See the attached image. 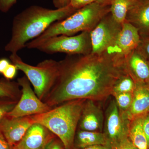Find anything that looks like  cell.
I'll use <instances>...</instances> for the list:
<instances>
[{"instance_id":"obj_31","label":"cell","mask_w":149,"mask_h":149,"mask_svg":"<svg viewBox=\"0 0 149 149\" xmlns=\"http://www.w3.org/2000/svg\"><path fill=\"white\" fill-rule=\"evenodd\" d=\"M0 149H13V147L7 141L5 137L0 131Z\"/></svg>"},{"instance_id":"obj_28","label":"cell","mask_w":149,"mask_h":149,"mask_svg":"<svg viewBox=\"0 0 149 149\" xmlns=\"http://www.w3.org/2000/svg\"><path fill=\"white\" fill-rule=\"evenodd\" d=\"M17 0H0V10L6 13L16 3Z\"/></svg>"},{"instance_id":"obj_24","label":"cell","mask_w":149,"mask_h":149,"mask_svg":"<svg viewBox=\"0 0 149 149\" xmlns=\"http://www.w3.org/2000/svg\"><path fill=\"white\" fill-rule=\"evenodd\" d=\"M138 49L149 63V36L141 38Z\"/></svg>"},{"instance_id":"obj_22","label":"cell","mask_w":149,"mask_h":149,"mask_svg":"<svg viewBox=\"0 0 149 149\" xmlns=\"http://www.w3.org/2000/svg\"><path fill=\"white\" fill-rule=\"evenodd\" d=\"M133 93H123L113 95L115 100L120 111L126 113L130 108Z\"/></svg>"},{"instance_id":"obj_33","label":"cell","mask_w":149,"mask_h":149,"mask_svg":"<svg viewBox=\"0 0 149 149\" xmlns=\"http://www.w3.org/2000/svg\"><path fill=\"white\" fill-rule=\"evenodd\" d=\"M10 64L9 61L7 59H0V73L3 74Z\"/></svg>"},{"instance_id":"obj_10","label":"cell","mask_w":149,"mask_h":149,"mask_svg":"<svg viewBox=\"0 0 149 149\" xmlns=\"http://www.w3.org/2000/svg\"><path fill=\"white\" fill-rule=\"evenodd\" d=\"M141 38L138 29L125 22L122 24V28L116 40L106 52L124 59L138 48Z\"/></svg>"},{"instance_id":"obj_23","label":"cell","mask_w":149,"mask_h":149,"mask_svg":"<svg viewBox=\"0 0 149 149\" xmlns=\"http://www.w3.org/2000/svg\"><path fill=\"white\" fill-rule=\"evenodd\" d=\"M18 102L11 100H0V122L13 109Z\"/></svg>"},{"instance_id":"obj_7","label":"cell","mask_w":149,"mask_h":149,"mask_svg":"<svg viewBox=\"0 0 149 149\" xmlns=\"http://www.w3.org/2000/svg\"><path fill=\"white\" fill-rule=\"evenodd\" d=\"M131 121L125 113L120 111L115 100H112L106 111L103 132L108 146L112 149L129 138Z\"/></svg>"},{"instance_id":"obj_25","label":"cell","mask_w":149,"mask_h":149,"mask_svg":"<svg viewBox=\"0 0 149 149\" xmlns=\"http://www.w3.org/2000/svg\"><path fill=\"white\" fill-rule=\"evenodd\" d=\"M43 149H65L62 142L56 136L52 138Z\"/></svg>"},{"instance_id":"obj_1","label":"cell","mask_w":149,"mask_h":149,"mask_svg":"<svg viewBox=\"0 0 149 149\" xmlns=\"http://www.w3.org/2000/svg\"><path fill=\"white\" fill-rule=\"evenodd\" d=\"M123 60L107 52L68 55L58 61L56 80L43 102L53 108L73 100L106 99L112 95L117 80L127 72Z\"/></svg>"},{"instance_id":"obj_34","label":"cell","mask_w":149,"mask_h":149,"mask_svg":"<svg viewBox=\"0 0 149 149\" xmlns=\"http://www.w3.org/2000/svg\"><path fill=\"white\" fill-rule=\"evenodd\" d=\"M77 149H111V148L107 146L97 145V146H91L86 147L83 148Z\"/></svg>"},{"instance_id":"obj_4","label":"cell","mask_w":149,"mask_h":149,"mask_svg":"<svg viewBox=\"0 0 149 149\" xmlns=\"http://www.w3.org/2000/svg\"><path fill=\"white\" fill-rule=\"evenodd\" d=\"M86 100H76L65 102L46 112L32 116L35 123L44 125L58 138L65 149H72Z\"/></svg>"},{"instance_id":"obj_12","label":"cell","mask_w":149,"mask_h":149,"mask_svg":"<svg viewBox=\"0 0 149 149\" xmlns=\"http://www.w3.org/2000/svg\"><path fill=\"white\" fill-rule=\"evenodd\" d=\"M55 136L40 123H34L13 149H43L48 141Z\"/></svg>"},{"instance_id":"obj_17","label":"cell","mask_w":149,"mask_h":149,"mask_svg":"<svg viewBox=\"0 0 149 149\" xmlns=\"http://www.w3.org/2000/svg\"><path fill=\"white\" fill-rule=\"evenodd\" d=\"M97 145L107 146L106 138L102 132L80 129L76 132L74 141V147L76 148H83Z\"/></svg>"},{"instance_id":"obj_16","label":"cell","mask_w":149,"mask_h":149,"mask_svg":"<svg viewBox=\"0 0 149 149\" xmlns=\"http://www.w3.org/2000/svg\"><path fill=\"white\" fill-rule=\"evenodd\" d=\"M125 113L130 121L149 113V89L145 83H136L132 103Z\"/></svg>"},{"instance_id":"obj_21","label":"cell","mask_w":149,"mask_h":149,"mask_svg":"<svg viewBox=\"0 0 149 149\" xmlns=\"http://www.w3.org/2000/svg\"><path fill=\"white\" fill-rule=\"evenodd\" d=\"M136 87V81L127 72L122 75L115 84L112 95L120 93H133Z\"/></svg>"},{"instance_id":"obj_3","label":"cell","mask_w":149,"mask_h":149,"mask_svg":"<svg viewBox=\"0 0 149 149\" xmlns=\"http://www.w3.org/2000/svg\"><path fill=\"white\" fill-rule=\"evenodd\" d=\"M111 0H97L77 10L70 16L51 24L42 35L28 42L25 47L36 49L50 37L73 36L79 32H91L104 17L110 12Z\"/></svg>"},{"instance_id":"obj_26","label":"cell","mask_w":149,"mask_h":149,"mask_svg":"<svg viewBox=\"0 0 149 149\" xmlns=\"http://www.w3.org/2000/svg\"><path fill=\"white\" fill-rule=\"evenodd\" d=\"M97 0H69V4L75 9L78 10Z\"/></svg>"},{"instance_id":"obj_14","label":"cell","mask_w":149,"mask_h":149,"mask_svg":"<svg viewBox=\"0 0 149 149\" xmlns=\"http://www.w3.org/2000/svg\"><path fill=\"white\" fill-rule=\"evenodd\" d=\"M125 22L138 29L141 38L149 36V0H138L128 10Z\"/></svg>"},{"instance_id":"obj_35","label":"cell","mask_w":149,"mask_h":149,"mask_svg":"<svg viewBox=\"0 0 149 149\" xmlns=\"http://www.w3.org/2000/svg\"><path fill=\"white\" fill-rule=\"evenodd\" d=\"M145 84H146L147 87H148V88L149 89V80H148V81H147V82L145 83Z\"/></svg>"},{"instance_id":"obj_11","label":"cell","mask_w":149,"mask_h":149,"mask_svg":"<svg viewBox=\"0 0 149 149\" xmlns=\"http://www.w3.org/2000/svg\"><path fill=\"white\" fill-rule=\"evenodd\" d=\"M35 123L32 116L14 118L7 115L0 122V131L13 147L20 141L28 129Z\"/></svg>"},{"instance_id":"obj_8","label":"cell","mask_w":149,"mask_h":149,"mask_svg":"<svg viewBox=\"0 0 149 149\" xmlns=\"http://www.w3.org/2000/svg\"><path fill=\"white\" fill-rule=\"evenodd\" d=\"M17 83L21 88V97L8 116L14 118L31 116L44 113L53 108L38 97L25 75L18 78Z\"/></svg>"},{"instance_id":"obj_13","label":"cell","mask_w":149,"mask_h":149,"mask_svg":"<svg viewBox=\"0 0 149 149\" xmlns=\"http://www.w3.org/2000/svg\"><path fill=\"white\" fill-rule=\"evenodd\" d=\"M94 102L85 101L78 123L80 130L102 132L104 117L101 109Z\"/></svg>"},{"instance_id":"obj_6","label":"cell","mask_w":149,"mask_h":149,"mask_svg":"<svg viewBox=\"0 0 149 149\" xmlns=\"http://www.w3.org/2000/svg\"><path fill=\"white\" fill-rule=\"evenodd\" d=\"M48 54L63 53L68 55H86L92 52L90 32L76 36L59 35L48 38L36 48Z\"/></svg>"},{"instance_id":"obj_5","label":"cell","mask_w":149,"mask_h":149,"mask_svg":"<svg viewBox=\"0 0 149 149\" xmlns=\"http://www.w3.org/2000/svg\"><path fill=\"white\" fill-rule=\"evenodd\" d=\"M13 64L17 70L24 72L32 83L34 91L42 101L53 87L58 72V62L47 59L33 66L25 63L17 53L11 54L10 57Z\"/></svg>"},{"instance_id":"obj_15","label":"cell","mask_w":149,"mask_h":149,"mask_svg":"<svg viewBox=\"0 0 149 149\" xmlns=\"http://www.w3.org/2000/svg\"><path fill=\"white\" fill-rule=\"evenodd\" d=\"M123 63L136 83H146L149 80V63L138 48L125 57Z\"/></svg>"},{"instance_id":"obj_32","label":"cell","mask_w":149,"mask_h":149,"mask_svg":"<svg viewBox=\"0 0 149 149\" xmlns=\"http://www.w3.org/2000/svg\"><path fill=\"white\" fill-rule=\"evenodd\" d=\"M53 3L57 8H61L68 5L69 0H53Z\"/></svg>"},{"instance_id":"obj_20","label":"cell","mask_w":149,"mask_h":149,"mask_svg":"<svg viewBox=\"0 0 149 149\" xmlns=\"http://www.w3.org/2000/svg\"><path fill=\"white\" fill-rule=\"evenodd\" d=\"M138 0H111L110 13L113 18L118 23L125 22L129 9Z\"/></svg>"},{"instance_id":"obj_2","label":"cell","mask_w":149,"mask_h":149,"mask_svg":"<svg viewBox=\"0 0 149 149\" xmlns=\"http://www.w3.org/2000/svg\"><path fill=\"white\" fill-rule=\"evenodd\" d=\"M77 10L70 4L56 9L38 6L27 8L14 18L11 38L5 49L11 54L17 53L29 40L42 35L51 24L65 19Z\"/></svg>"},{"instance_id":"obj_27","label":"cell","mask_w":149,"mask_h":149,"mask_svg":"<svg viewBox=\"0 0 149 149\" xmlns=\"http://www.w3.org/2000/svg\"><path fill=\"white\" fill-rule=\"evenodd\" d=\"M18 70L16 66L13 64H10L3 73L4 77L7 80H12L15 77Z\"/></svg>"},{"instance_id":"obj_29","label":"cell","mask_w":149,"mask_h":149,"mask_svg":"<svg viewBox=\"0 0 149 149\" xmlns=\"http://www.w3.org/2000/svg\"><path fill=\"white\" fill-rule=\"evenodd\" d=\"M112 149H138L132 143L130 139L128 138L117 146L113 147Z\"/></svg>"},{"instance_id":"obj_19","label":"cell","mask_w":149,"mask_h":149,"mask_svg":"<svg viewBox=\"0 0 149 149\" xmlns=\"http://www.w3.org/2000/svg\"><path fill=\"white\" fill-rule=\"evenodd\" d=\"M19 87L17 82L5 78L0 79V100L18 101L22 94Z\"/></svg>"},{"instance_id":"obj_18","label":"cell","mask_w":149,"mask_h":149,"mask_svg":"<svg viewBox=\"0 0 149 149\" xmlns=\"http://www.w3.org/2000/svg\"><path fill=\"white\" fill-rule=\"evenodd\" d=\"M129 139L138 149H149L148 141L143 127V116L135 118L130 123Z\"/></svg>"},{"instance_id":"obj_30","label":"cell","mask_w":149,"mask_h":149,"mask_svg":"<svg viewBox=\"0 0 149 149\" xmlns=\"http://www.w3.org/2000/svg\"><path fill=\"white\" fill-rule=\"evenodd\" d=\"M143 127L149 148V113L143 116Z\"/></svg>"},{"instance_id":"obj_9","label":"cell","mask_w":149,"mask_h":149,"mask_svg":"<svg viewBox=\"0 0 149 149\" xmlns=\"http://www.w3.org/2000/svg\"><path fill=\"white\" fill-rule=\"evenodd\" d=\"M122 25L114 20L110 12L104 17L90 32L91 53L100 54L106 52L116 40Z\"/></svg>"}]
</instances>
